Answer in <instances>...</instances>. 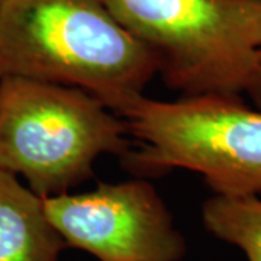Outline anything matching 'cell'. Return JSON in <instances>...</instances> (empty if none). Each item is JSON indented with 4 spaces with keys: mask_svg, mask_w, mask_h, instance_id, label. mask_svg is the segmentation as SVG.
Masks as SVG:
<instances>
[{
    "mask_svg": "<svg viewBox=\"0 0 261 261\" xmlns=\"http://www.w3.org/2000/svg\"><path fill=\"white\" fill-rule=\"evenodd\" d=\"M154 54L103 0H6L0 6V79L77 87L112 112L144 94Z\"/></svg>",
    "mask_w": 261,
    "mask_h": 261,
    "instance_id": "6da1fadb",
    "label": "cell"
},
{
    "mask_svg": "<svg viewBox=\"0 0 261 261\" xmlns=\"http://www.w3.org/2000/svg\"><path fill=\"white\" fill-rule=\"evenodd\" d=\"M126 122L77 87L0 79V171L22 176L39 197L65 193L105 154L132 148Z\"/></svg>",
    "mask_w": 261,
    "mask_h": 261,
    "instance_id": "7a4b0ae2",
    "label": "cell"
},
{
    "mask_svg": "<svg viewBox=\"0 0 261 261\" xmlns=\"http://www.w3.org/2000/svg\"><path fill=\"white\" fill-rule=\"evenodd\" d=\"M185 96H241L261 53V0H103Z\"/></svg>",
    "mask_w": 261,
    "mask_h": 261,
    "instance_id": "3957f363",
    "label": "cell"
},
{
    "mask_svg": "<svg viewBox=\"0 0 261 261\" xmlns=\"http://www.w3.org/2000/svg\"><path fill=\"white\" fill-rule=\"evenodd\" d=\"M128 125L130 168L200 174L222 196L261 193V111L240 96H185L161 102L144 94L116 111Z\"/></svg>",
    "mask_w": 261,
    "mask_h": 261,
    "instance_id": "277c9868",
    "label": "cell"
},
{
    "mask_svg": "<svg viewBox=\"0 0 261 261\" xmlns=\"http://www.w3.org/2000/svg\"><path fill=\"white\" fill-rule=\"evenodd\" d=\"M42 199L65 245L99 261H180L187 251L167 206L145 180Z\"/></svg>",
    "mask_w": 261,
    "mask_h": 261,
    "instance_id": "5b68a950",
    "label": "cell"
},
{
    "mask_svg": "<svg viewBox=\"0 0 261 261\" xmlns=\"http://www.w3.org/2000/svg\"><path fill=\"white\" fill-rule=\"evenodd\" d=\"M64 248L44 199L0 171V261H58Z\"/></svg>",
    "mask_w": 261,
    "mask_h": 261,
    "instance_id": "8992f818",
    "label": "cell"
},
{
    "mask_svg": "<svg viewBox=\"0 0 261 261\" xmlns=\"http://www.w3.org/2000/svg\"><path fill=\"white\" fill-rule=\"evenodd\" d=\"M205 228L218 240L244 252L247 261H261V197L215 195L202 206Z\"/></svg>",
    "mask_w": 261,
    "mask_h": 261,
    "instance_id": "52a82bcc",
    "label": "cell"
},
{
    "mask_svg": "<svg viewBox=\"0 0 261 261\" xmlns=\"http://www.w3.org/2000/svg\"><path fill=\"white\" fill-rule=\"evenodd\" d=\"M245 93L250 96V99L254 103V106L261 111V53L258 57V64L255 68V73L252 75L250 86Z\"/></svg>",
    "mask_w": 261,
    "mask_h": 261,
    "instance_id": "ba28073f",
    "label": "cell"
},
{
    "mask_svg": "<svg viewBox=\"0 0 261 261\" xmlns=\"http://www.w3.org/2000/svg\"><path fill=\"white\" fill-rule=\"evenodd\" d=\"M5 2H6V0H0V6H2V5H3Z\"/></svg>",
    "mask_w": 261,
    "mask_h": 261,
    "instance_id": "9c48e42d",
    "label": "cell"
}]
</instances>
